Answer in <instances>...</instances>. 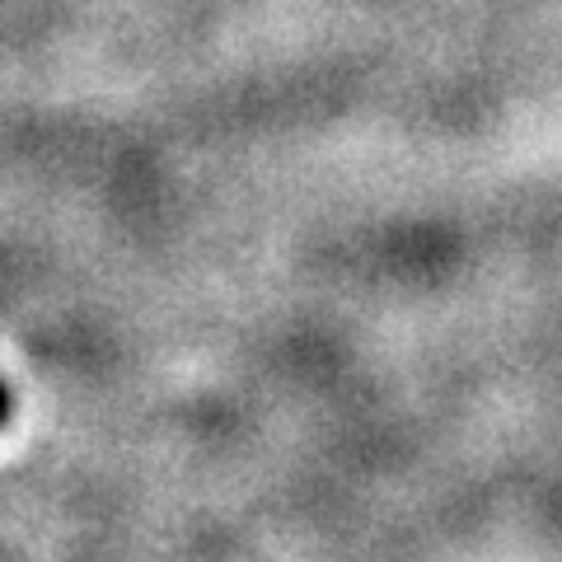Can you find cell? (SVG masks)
<instances>
[{
  "mask_svg": "<svg viewBox=\"0 0 562 562\" xmlns=\"http://www.w3.org/2000/svg\"><path fill=\"white\" fill-rule=\"evenodd\" d=\"M5 417H10V390L0 384V427H5Z\"/></svg>",
  "mask_w": 562,
  "mask_h": 562,
  "instance_id": "6da1fadb",
  "label": "cell"
}]
</instances>
